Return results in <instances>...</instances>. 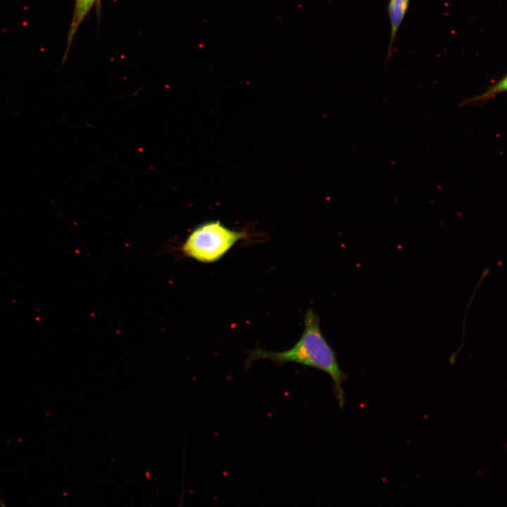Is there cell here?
<instances>
[{"label":"cell","instance_id":"1","mask_svg":"<svg viewBox=\"0 0 507 507\" xmlns=\"http://www.w3.org/2000/svg\"><path fill=\"white\" fill-rule=\"evenodd\" d=\"M256 360H268L279 365L296 363L327 373L333 381L334 394L339 406H344L345 397L342 384L346 375L339 367L334 351L321 331L320 317L313 309L306 311L303 333L292 348L282 351H270L257 346L248 352L246 367L249 368Z\"/></svg>","mask_w":507,"mask_h":507},{"label":"cell","instance_id":"2","mask_svg":"<svg viewBox=\"0 0 507 507\" xmlns=\"http://www.w3.org/2000/svg\"><path fill=\"white\" fill-rule=\"evenodd\" d=\"M249 237L245 230H236L220 220H211L196 226L181 245L186 257L203 263L221 259L239 241Z\"/></svg>","mask_w":507,"mask_h":507},{"label":"cell","instance_id":"3","mask_svg":"<svg viewBox=\"0 0 507 507\" xmlns=\"http://www.w3.org/2000/svg\"><path fill=\"white\" fill-rule=\"evenodd\" d=\"M410 0H389L387 12L391 25L390 39L387 55V62L391 58L394 44L399 28L406 13Z\"/></svg>","mask_w":507,"mask_h":507},{"label":"cell","instance_id":"4","mask_svg":"<svg viewBox=\"0 0 507 507\" xmlns=\"http://www.w3.org/2000/svg\"><path fill=\"white\" fill-rule=\"evenodd\" d=\"M507 77L504 75L499 80L487 87V90L481 94L466 98L463 99L458 107L461 108L466 105L472 106L481 107L486 104L489 99L494 97L496 94L506 91Z\"/></svg>","mask_w":507,"mask_h":507},{"label":"cell","instance_id":"5","mask_svg":"<svg viewBox=\"0 0 507 507\" xmlns=\"http://www.w3.org/2000/svg\"><path fill=\"white\" fill-rule=\"evenodd\" d=\"M97 0H75L74 13L68 33V46L78 27Z\"/></svg>","mask_w":507,"mask_h":507}]
</instances>
